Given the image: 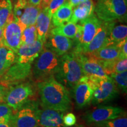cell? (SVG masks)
Segmentation results:
<instances>
[{"instance_id":"obj_10","label":"cell","mask_w":127,"mask_h":127,"mask_svg":"<svg viewBox=\"0 0 127 127\" xmlns=\"http://www.w3.org/2000/svg\"><path fill=\"white\" fill-rule=\"evenodd\" d=\"M119 90L111 77L102 79L97 88L94 91L91 104L97 105L108 102L118 96Z\"/></svg>"},{"instance_id":"obj_25","label":"cell","mask_w":127,"mask_h":127,"mask_svg":"<svg viewBox=\"0 0 127 127\" xmlns=\"http://www.w3.org/2000/svg\"><path fill=\"white\" fill-rule=\"evenodd\" d=\"M14 20L11 1L0 0V28H4Z\"/></svg>"},{"instance_id":"obj_21","label":"cell","mask_w":127,"mask_h":127,"mask_svg":"<svg viewBox=\"0 0 127 127\" xmlns=\"http://www.w3.org/2000/svg\"><path fill=\"white\" fill-rule=\"evenodd\" d=\"M16 62V54L0 41V78Z\"/></svg>"},{"instance_id":"obj_44","label":"cell","mask_w":127,"mask_h":127,"mask_svg":"<svg viewBox=\"0 0 127 127\" xmlns=\"http://www.w3.org/2000/svg\"><path fill=\"white\" fill-rule=\"evenodd\" d=\"M38 127H39V126H38Z\"/></svg>"},{"instance_id":"obj_41","label":"cell","mask_w":127,"mask_h":127,"mask_svg":"<svg viewBox=\"0 0 127 127\" xmlns=\"http://www.w3.org/2000/svg\"><path fill=\"white\" fill-rule=\"evenodd\" d=\"M0 127H12L10 122L0 124Z\"/></svg>"},{"instance_id":"obj_20","label":"cell","mask_w":127,"mask_h":127,"mask_svg":"<svg viewBox=\"0 0 127 127\" xmlns=\"http://www.w3.org/2000/svg\"><path fill=\"white\" fill-rule=\"evenodd\" d=\"M87 55L99 61H114L120 58V47L117 44H110Z\"/></svg>"},{"instance_id":"obj_15","label":"cell","mask_w":127,"mask_h":127,"mask_svg":"<svg viewBox=\"0 0 127 127\" xmlns=\"http://www.w3.org/2000/svg\"><path fill=\"white\" fill-rule=\"evenodd\" d=\"M64 112L55 109H36L38 125L40 127H64L63 123Z\"/></svg>"},{"instance_id":"obj_27","label":"cell","mask_w":127,"mask_h":127,"mask_svg":"<svg viewBox=\"0 0 127 127\" xmlns=\"http://www.w3.org/2000/svg\"><path fill=\"white\" fill-rule=\"evenodd\" d=\"M76 31H77V24L69 21L63 25L52 28L50 33L52 34L61 35L70 39H74Z\"/></svg>"},{"instance_id":"obj_3","label":"cell","mask_w":127,"mask_h":127,"mask_svg":"<svg viewBox=\"0 0 127 127\" xmlns=\"http://www.w3.org/2000/svg\"><path fill=\"white\" fill-rule=\"evenodd\" d=\"M36 59L32 70L36 80L41 81L55 75L59 66L60 56L45 47Z\"/></svg>"},{"instance_id":"obj_1","label":"cell","mask_w":127,"mask_h":127,"mask_svg":"<svg viewBox=\"0 0 127 127\" xmlns=\"http://www.w3.org/2000/svg\"><path fill=\"white\" fill-rule=\"evenodd\" d=\"M41 106L45 108L65 112L71 107V101L67 88L54 77L38 83Z\"/></svg>"},{"instance_id":"obj_34","label":"cell","mask_w":127,"mask_h":127,"mask_svg":"<svg viewBox=\"0 0 127 127\" xmlns=\"http://www.w3.org/2000/svg\"><path fill=\"white\" fill-rule=\"evenodd\" d=\"M66 1V0H50L48 8L51 16Z\"/></svg>"},{"instance_id":"obj_12","label":"cell","mask_w":127,"mask_h":127,"mask_svg":"<svg viewBox=\"0 0 127 127\" xmlns=\"http://www.w3.org/2000/svg\"><path fill=\"white\" fill-rule=\"evenodd\" d=\"M77 57L84 75L90 76L99 78H107L109 76L107 75L102 65L98 60L93 57L88 56L82 52L73 51Z\"/></svg>"},{"instance_id":"obj_23","label":"cell","mask_w":127,"mask_h":127,"mask_svg":"<svg viewBox=\"0 0 127 127\" xmlns=\"http://www.w3.org/2000/svg\"><path fill=\"white\" fill-rule=\"evenodd\" d=\"M73 8L68 2L64 3L54 13L51 18L52 24L54 27L69 21L72 14Z\"/></svg>"},{"instance_id":"obj_18","label":"cell","mask_w":127,"mask_h":127,"mask_svg":"<svg viewBox=\"0 0 127 127\" xmlns=\"http://www.w3.org/2000/svg\"><path fill=\"white\" fill-rule=\"evenodd\" d=\"M51 18L52 16L47 7L41 9L36 18L35 25L37 31L38 39L44 43H45L50 35Z\"/></svg>"},{"instance_id":"obj_42","label":"cell","mask_w":127,"mask_h":127,"mask_svg":"<svg viewBox=\"0 0 127 127\" xmlns=\"http://www.w3.org/2000/svg\"><path fill=\"white\" fill-rule=\"evenodd\" d=\"M3 29H4V28H0V41H2V35H3Z\"/></svg>"},{"instance_id":"obj_4","label":"cell","mask_w":127,"mask_h":127,"mask_svg":"<svg viewBox=\"0 0 127 127\" xmlns=\"http://www.w3.org/2000/svg\"><path fill=\"white\" fill-rule=\"evenodd\" d=\"M127 9V0H98L94 11L100 20L110 22L126 17Z\"/></svg>"},{"instance_id":"obj_14","label":"cell","mask_w":127,"mask_h":127,"mask_svg":"<svg viewBox=\"0 0 127 127\" xmlns=\"http://www.w3.org/2000/svg\"><path fill=\"white\" fill-rule=\"evenodd\" d=\"M44 47V43L39 39L29 44H22L16 54L17 55V62L31 64L39 56Z\"/></svg>"},{"instance_id":"obj_39","label":"cell","mask_w":127,"mask_h":127,"mask_svg":"<svg viewBox=\"0 0 127 127\" xmlns=\"http://www.w3.org/2000/svg\"><path fill=\"white\" fill-rule=\"evenodd\" d=\"M50 0H41L40 3H39L38 5L41 9L47 7L48 6L49 2H50Z\"/></svg>"},{"instance_id":"obj_17","label":"cell","mask_w":127,"mask_h":127,"mask_svg":"<svg viewBox=\"0 0 127 127\" xmlns=\"http://www.w3.org/2000/svg\"><path fill=\"white\" fill-rule=\"evenodd\" d=\"M73 93L77 108L78 109H82L91 103L94 90L88 84L78 82L73 87Z\"/></svg>"},{"instance_id":"obj_13","label":"cell","mask_w":127,"mask_h":127,"mask_svg":"<svg viewBox=\"0 0 127 127\" xmlns=\"http://www.w3.org/2000/svg\"><path fill=\"white\" fill-rule=\"evenodd\" d=\"M22 32L23 30L18 21L14 20L11 23L6 25L3 29L2 43L17 54L21 45Z\"/></svg>"},{"instance_id":"obj_29","label":"cell","mask_w":127,"mask_h":127,"mask_svg":"<svg viewBox=\"0 0 127 127\" xmlns=\"http://www.w3.org/2000/svg\"><path fill=\"white\" fill-rule=\"evenodd\" d=\"M38 39V34L35 25L26 27L23 31L21 38V45L32 43Z\"/></svg>"},{"instance_id":"obj_31","label":"cell","mask_w":127,"mask_h":127,"mask_svg":"<svg viewBox=\"0 0 127 127\" xmlns=\"http://www.w3.org/2000/svg\"><path fill=\"white\" fill-rule=\"evenodd\" d=\"M12 115V109L6 103L0 102V124L9 123Z\"/></svg>"},{"instance_id":"obj_16","label":"cell","mask_w":127,"mask_h":127,"mask_svg":"<svg viewBox=\"0 0 127 127\" xmlns=\"http://www.w3.org/2000/svg\"><path fill=\"white\" fill-rule=\"evenodd\" d=\"M45 44L46 47L61 57L72 48L74 42L70 38L65 36L50 34Z\"/></svg>"},{"instance_id":"obj_36","label":"cell","mask_w":127,"mask_h":127,"mask_svg":"<svg viewBox=\"0 0 127 127\" xmlns=\"http://www.w3.org/2000/svg\"><path fill=\"white\" fill-rule=\"evenodd\" d=\"M120 58H127V41L121 46Z\"/></svg>"},{"instance_id":"obj_7","label":"cell","mask_w":127,"mask_h":127,"mask_svg":"<svg viewBox=\"0 0 127 127\" xmlns=\"http://www.w3.org/2000/svg\"><path fill=\"white\" fill-rule=\"evenodd\" d=\"M115 24V21H102L101 27L90 43L81 49V52L85 55H90L101 48L110 45L109 34L111 28Z\"/></svg>"},{"instance_id":"obj_40","label":"cell","mask_w":127,"mask_h":127,"mask_svg":"<svg viewBox=\"0 0 127 127\" xmlns=\"http://www.w3.org/2000/svg\"><path fill=\"white\" fill-rule=\"evenodd\" d=\"M41 0H28V4L32 6H37L40 3Z\"/></svg>"},{"instance_id":"obj_2","label":"cell","mask_w":127,"mask_h":127,"mask_svg":"<svg viewBox=\"0 0 127 127\" xmlns=\"http://www.w3.org/2000/svg\"><path fill=\"white\" fill-rule=\"evenodd\" d=\"M84 75L81 66L74 52L60 57L55 78L64 86L73 88Z\"/></svg>"},{"instance_id":"obj_5","label":"cell","mask_w":127,"mask_h":127,"mask_svg":"<svg viewBox=\"0 0 127 127\" xmlns=\"http://www.w3.org/2000/svg\"><path fill=\"white\" fill-rule=\"evenodd\" d=\"M34 95V89L30 83H20L8 88L3 101L12 110L17 111L28 102Z\"/></svg>"},{"instance_id":"obj_26","label":"cell","mask_w":127,"mask_h":127,"mask_svg":"<svg viewBox=\"0 0 127 127\" xmlns=\"http://www.w3.org/2000/svg\"><path fill=\"white\" fill-rule=\"evenodd\" d=\"M127 26L126 25H114L109 34L110 44H117L127 39Z\"/></svg>"},{"instance_id":"obj_19","label":"cell","mask_w":127,"mask_h":127,"mask_svg":"<svg viewBox=\"0 0 127 127\" xmlns=\"http://www.w3.org/2000/svg\"><path fill=\"white\" fill-rule=\"evenodd\" d=\"M94 8L95 4L93 0H85L73 9L69 22L77 24L78 22L88 18L94 14Z\"/></svg>"},{"instance_id":"obj_32","label":"cell","mask_w":127,"mask_h":127,"mask_svg":"<svg viewBox=\"0 0 127 127\" xmlns=\"http://www.w3.org/2000/svg\"><path fill=\"white\" fill-rule=\"evenodd\" d=\"M28 0H17L14 5L13 9V14L14 20L18 21V19L23 14L24 9L28 5Z\"/></svg>"},{"instance_id":"obj_22","label":"cell","mask_w":127,"mask_h":127,"mask_svg":"<svg viewBox=\"0 0 127 127\" xmlns=\"http://www.w3.org/2000/svg\"><path fill=\"white\" fill-rule=\"evenodd\" d=\"M41 9L39 5L32 6L28 4L23 14L17 21L23 31L26 27L35 24L36 18Z\"/></svg>"},{"instance_id":"obj_38","label":"cell","mask_w":127,"mask_h":127,"mask_svg":"<svg viewBox=\"0 0 127 127\" xmlns=\"http://www.w3.org/2000/svg\"><path fill=\"white\" fill-rule=\"evenodd\" d=\"M84 1L85 0H66V2L69 3L72 8H75Z\"/></svg>"},{"instance_id":"obj_11","label":"cell","mask_w":127,"mask_h":127,"mask_svg":"<svg viewBox=\"0 0 127 127\" xmlns=\"http://www.w3.org/2000/svg\"><path fill=\"white\" fill-rule=\"evenodd\" d=\"M102 24V21L95 15L94 13L88 18L79 21V24L82 26V35L80 44L75 46V52H81V49L90 43L94 36L96 34Z\"/></svg>"},{"instance_id":"obj_6","label":"cell","mask_w":127,"mask_h":127,"mask_svg":"<svg viewBox=\"0 0 127 127\" xmlns=\"http://www.w3.org/2000/svg\"><path fill=\"white\" fill-rule=\"evenodd\" d=\"M31 68V64L16 62L0 78V83L7 88L20 84L29 77Z\"/></svg>"},{"instance_id":"obj_35","label":"cell","mask_w":127,"mask_h":127,"mask_svg":"<svg viewBox=\"0 0 127 127\" xmlns=\"http://www.w3.org/2000/svg\"><path fill=\"white\" fill-rule=\"evenodd\" d=\"M82 35V26L81 24L77 25V31H76L75 35L74 36V41L73 42H75L76 46L80 44L81 40Z\"/></svg>"},{"instance_id":"obj_8","label":"cell","mask_w":127,"mask_h":127,"mask_svg":"<svg viewBox=\"0 0 127 127\" xmlns=\"http://www.w3.org/2000/svg\"><path fill=\"white\" fill-rule=\"evenodd\" d=\"M124 114V110L121 107L101 106L85 114L84 120L87 124H91L117 118Z\"/></svg>"},{"instance_id":"obj_9","label":"cell","mask_w":127,"mask_h":127,"mask_svg":"<svg viewBox=\"0 0 127 127\" xmlns=\"http://www.w3.org/2000/svg\"><path fill=\"white\" fill-rule=\"evenodd\" d=\"M36 108L34 104L24 105L12 115L10 123L12 127H38Z\"/></svg>"},{"instance_id":"obj_28","label":"cell","mask_w":127,"mask_h":127,"mask_svg":"<svg viewBox=\"0 0 127 127\" xmlns=\"http://www.w3.org/2000/svg\"><path fill=\"white\" fill-rule=\"evenodd\" d=\"M90 125L93 127H127V118L125 114L117 118Z\"/></svg>"},{"instance_id":"obj_43","label":"cell","mask_w":127,"mask_h":127,"mask_svg":"<svg viewBox=\"0 0 127 127\" xmlns=\"http://www.w3.org/2000/svg\"><path fill=\"white\" fill-rule=\"evenodd\" d=\"M73 127H85L84 125H75V126L74 127L73 126Z\"/></svg>"},{"instance_id":"obj_37","label":"cell","mask_w":127,"mask_h":127,"mask_svg":"<svg viewBox=\"0 0 127 127\" xmlns=\"http://www.w3.org/2000/svg\"><path fill=\"white\" fill-rule=\"evenodd\" d=\"M8 88L0 83V102H2Z\"/></svg>"},{"instance_id":"obj_33","label":"cell","mask_w":127,"mask_h":127,"mask_svg":"<svg viewBox=\"0 0 127 127\" xmlns=\"http://www.w3.org/2000/svg\"><path fill=\"white\" fill-rule=\"evenodd\" d=\"M63 123L64 127H73L77 123V118L74 114L69 112L63 115Z\"/></svg>"},{"instance_id":"obj_24","label":"cell","mask_w":127,"mask_h":127,"mask_svg":"<svg viewBox=\"0 0 127 127\" xmlns=\"http://www.w3.org/2000/svg\"><path fill=\"white\" fill-rule=\"evenodd\" d=\"M105 72L108 76L112 74L120 73L127 69V58H118L114 61H99Z\"/></svg>"},{"instance_id":"obj_30","label":"cell","mask_w":127,"mask_h":127,"mask_svg":"<svg viewBox=\"0 0 127 127\" xmlns=\"http://www.w3.org/2000/svg\"><path fill=\"white\" fill-rule=\"evenodd\" d=\"M113 79L117 88L119 90L123 91L124 93H127V72H124L120 73H115L109 75Z\"/></svg>"}]
</instances>
